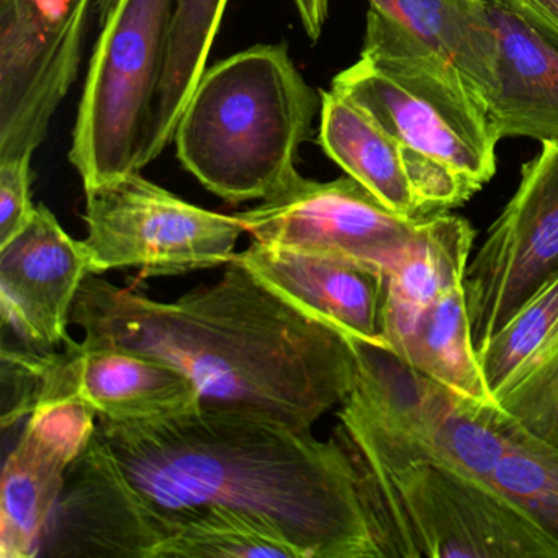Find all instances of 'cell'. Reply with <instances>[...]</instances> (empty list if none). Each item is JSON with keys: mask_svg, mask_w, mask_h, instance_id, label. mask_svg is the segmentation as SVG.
Instances as JSON below:
<instances>
[{"mask_svg": "<svg viewBox=\"0 0 558 558\" xmlns=\"http://www.w3.org/2000/svg\"><path fill=\"white\" fill-rule=\"evenodd\" d=\"M357 378L335 434L359 466L437 462L493 482L505 456V411L414 371L387 345L351 338Z\"/></svg>", "mask_w": 558, "mask_h": 558, "instance_id": "277c9868", "label": "cell"}, {"mask_svg": "<svg viewBox=\"0 0 558 558\" xmlns=\"http://www.w3.org/2000/svg\"><path fill=\"white\" fill-rule=\"evenodd\" d=\"M495 401L524 433L558 452V342Z\"/></svg>", "mask_w": 558, "mask_h": 558, "instance_id": "d4e9b609", "label": "cell"}, {"mask_svg": "<svg viewBox=\"0 0 558 558\" xmlns=\"http://www.w3.org/2000/svg\"><path fill=\"white\" fill-rule=\"evenodd\" d=\"M531 17L558 35V0H514Z\"/></svg>", "mask_w": 558, "mask_h": 558, "instance_id": "83f0119b", "label": "cell"}, {"mask_svg": "<svg viewBox=\"0 0 558 558\" xmlns=\"http://www.w3.org/2000/svg\"><path fill=\"white\" fill-rule=\"evenodd\" d=\"M498 45L488 120L496 140L558 142V35L514 0H478Z\"/></svg>", "mask_w": 558, "mask_h": 558, "instance_id": "9a60e30c", "label": "cell"}, {"mask_svg": "<svg viewBox=\"0 0 558 558\" xmlns=\"http://www.w3.org/2000/svg\"><path fill=\"white\" fill-rule=\"evenodd\" d=\"M299 12L303 31L308 35L310 40L318 41L329 14V0H292Z\"/></svg>", "mask_w": 558, "mask_h": 558, "instance_id": "4316f807", "label": "cell"}, {"mask_svg": "<svg viewBox=\"0 0 558 558\" xmlns=\"http://www.w3.org/2000/svg\"><path fill=\"white\" fill-rule=\"evenodd\" d=\"M381 335L414 371L463 397L495 401L473 344L463 280L426 299L384 303Z\"/></svg>", "mask_w": 558, "mask_h": 558, "instance_id": "e0dca14e", "label": "cell"}, {"mask_svg": "<svg viewBox=\"0 0 558 558\" xmlns=\"http://www.w3.org/2000/svg\"><path fill=\"white\" fill-rule=\"evenodd\" d=\"M96 0H0V159L34 156L80 71Z\"/></svg>", "mask_w": 558, "mask_h": 558, "instance_id": "30bf717a", "label": "cell"}, {"mask_svg": "<svg viewBox=\"0 0 558 558\" xmlns=\"http://www.w3.org/2000/svg\"><path fill=\"white\" fill-rule=\"evenodd\" d=\"M19 342V341H17ZM2 427L31 416L45 401L77 395V341L63 351L19 345L2 348Z\"/></svg>", "mask_w": 558, "mask_h": 558, "instance_id": "603a6c76", "label": "cell"}, {"mask_svg": "<svg viewBox=\"0 0 558 558\" xmlns=\"http://www.w3.org/2000/svg\"><path fill=\"white\" fill-rule=\"evenodd\" d=\"M174 2L119 0L100 24L70 149L84 189L142 171Z\"/></svg>", "mask_w": 558, "mask_h": 558, "instance_id": "52a82bcc", "label": "cell"}, {"mask_svg": "<svg viewBox=\"0 0 558 558\" xmlns=\"http://www.w3.org/2000/svg\"><path fill=\"white\" fill-rule=\"evenodd\" d=\"M465 77L488 107L496 90L498 45L482 4L457 0H368Z\"/></svg>", "mask_w": 558, "mask_h": 558, "instance_id": "d6986e66", "label": "cell"}, {"mask_svg": "<svg viewBox=\"0 0 558 558\" xmlns=\"http://www.w3.org/2000/svg\"><path fill=\"white\" fill-rule=\"evenodd\" d=\"M77 395L97 417L146 421L201 404L194 381L172 365L117 348L77 342Z\"/></svg>", "mask_w": 558, "mask_h": 558, "instance_id": "ac0fdd59", "label": "cell"}, {"mask_svg": "<svg viewBox=\"0 0 558 558\" xmlns=\"http://www.w3.org/2000/svg\"><path fill=\"white\" fill-rule=\"evenodd\" d=\"M558 342V277L476 354L493 398Z\"/></svg>", "mask_w": 558, "mask_h": 558, "instance_id": "7402d4cb", "label": "cell"}, {"mask_svg": "<svg viewBox=\"0 0 558 558\" xmlns=\"http://www.w3.org/2000/svg\"><path fill=\"white\" fill-rule=\"evenodd\" d=\"M81 462L143 508L233 512L300 558H380L367 486L338 436L205 404L146 421L97 417Z\"/></svg>", "mask_w": 558, "mask_h": 558, "instance_id": "6da1fadb", "label": "cell"}, {"mask_svg": "<svg viewBox=\"0 0 558 558\" xmlns=\"http://www.w3.org/2000/svg\"><path fill=\"white\" fill-rule=\"evenodd\" d=\"M251 272L306 315L349 338L385 345V274L354 260L253 241L236 254Z\"/></svg>", "mask_w": 558, "mask_h": 558, "instance_id": "2e32d148", "label": "cell"}, {"mask_svg": "<svg viewBox=\"0 0 558 558\" xmlns=\"http://www.w3.org/2000/svg\"><path fill=\"white\" fill-rule=\"evenodd\" d=\"M93 274L84 241L71 238L44 204L8 246L0 247L2 325L15 341L54 351L70 341L68 326L84 280Z\"/></svg>", "mask_w": 558, "mask_h": 558, "instance_id": "5bb4252c", "label": "cell"}, {"mask_svg": "<svg viewBox=\"0 0 558 558\" xmlns=\"http://www.w3.org/2000/svg\"><path fill=\"white\" fill-rule=\"evenodd\" d=\"M457 2H460V4H465V5L478 4V0H457Z\"/></svg>", "mask_w": 558, "mask_h": 558, "instance_id": "f546056e", "label": "cell"}, {"mask_svg": "<svg viewBox=\"0 0 558 558\" xmlns=\"http://www.w3.org/2000/svg\"><path fill=\"white\" fill-rule=\"evenodd\" d=\"M558 277V142L521 169L518 189L465 270L476 352Z\"/></svg>", "mask_w": 558, "mask_h": 558, "instance_id": "9c48e42d", "label": "cell"}, {"mask_svg": "<svg viewBox=\"0 0 558 558\" xmlns=\"http://www.w3.org/2000/svg\"><path fill=\"white\" fill-rule=\"evenodd\" d=\"M97 413L80 397L45 401L5 459L0 492V557L40 555L68 470L84 452Z\"/></svg>", "mask_w": 558, "mask_h": 558, "instance_id": "4fadbf2b", "label": "cell"}, {"mask_svg": "<svg viewBox=\"0 0 558 558\" xmlns=\"http://www.w3.org/2000/svg\"><path fill=\"white\" fill-rule=\"evenodd\" d=\"M234 217L259 243L342 257L384 274L400 263L426 220L400 217L349 175L318 182L300 174Z\"/></svg>", "mask_w": 558, "mask_h": 558, "instance_id": "8fae6325", "label": "cell"}, {"mask_svg": "<svg viewBox=\"0 0 558 558\" xmlns=\"http://www.w3.org/2000/svg\"><path fill=\"white\" fill-rule=\"evenodd\" d=\"M319 120L318 143L326 156L400 217L424 220L449 214L478 192L456 172L408 148L338 90H322Z\"/></svg>", "mask_w": 558, "mask_h": 558, "instance_id": "7c38bea8", "label": "cell"}, {"mask_svg": "<svg viewBox=\"0 0 558 558\" xmlns=\"http://www.w3.org/2000/svg\"><path fill=\"white\" fill-rule=\"evenodd\" d=\"M32 156L0 159V247L8 246L34 218Z\"/></svg>", "mask_w": 558, "mask_h": 558, "instance_id": "484cf974", "label": "cell"}, {"mask_svg": "<svg viewBox=\"0 0 558 558\" xmlns=\"http://www.w3.org/2000/svg\"><path fill=\"white\" fill-rule=\"evenodd\" d=\"M380 558H558V541L495 482L437 462L362 469Z\"/></svg>", "mask_w": 558, "mask_h": 558, "instance_id": "8992f818", "label": "cell"}, {"mask_svg": "<svg viewBox=\"0 0 558 558\" xmlns=\"http://www.w3.org/2000/svg\"><path fill=\"white\" fill-rule=\"evenodd\" d=\"M505 456L493 482L558 541V452L521 429L505 413Z\"/></svg>", "mask_w": 558, "mask_h": 558, "instance_id": "cb8c5ba5", "label": "cell"}, {"mask_svg": "<svg viewBox=\"0 0 558 558\" xmlns=\"http://www.w3.org/2000/svg\"><path fill=\"white\" fill-rule=\"evenodd\" d=\"M84 240L93 274L138 269L142 277L214 269L236 257L246 233L234 215L189 204L138 172L86 189Z\"/></svg>", "mask_w": 558, "mask_h": 558, "instance_id": "ba28073f", "label": "cell"}, {"mask_svg": "<svg viewBox=\"0 0 558 558\" xmlns=\"http://www.w3.org/2000/svg\"><path fill=\"white\" fill-rule=\"evenodd\" d=\"M318 109L287 45H256L202 74L175 129L179 161L228 204L266 201L299 174Z\"/></svg>", "mask_w": 558, "mask_h": 558, "instance_id": "3957f363", "label": "cell"}, {"mask_svg": "<svg viewBox=\"0 0 558 558\" xmlns=\"http://www.w3.org/2000/svg\"><path fill=\"white\" fill-rule=\"evenodd\" d=\"M119 4V0H96V14L99 17V25L109 17L110 12Z\"/></svg>", "mask_w": 558, "mask_h": 558, "instance_id": "f1b7e54d", "label": "cell"}, {"mask_svg": "<svg viewBox=\"0 0 558 558\" xmlns=\"http://www.w3.org/2000/svg\"><path fill=\"white\" fill-rule=\"evenodd\" d=\"M149 512L169 532L158 558H300L286 542L233 512Z\"/></svg>", "mask_w": 558, "mask_h": 558, "instance_id": "44dd1931", "label": "cell"}, {"mask_svg": "<svg viewBox=\"0 0 558 558\" xmlns=\"http://www.w3.org/2000/svg\"><path fill=\"white\" fill-rule=\"evenodd\" d=\"M331 89L478 191L495 175L499 142L486 104L452 64L387 15L368 9L361 58Z\"/></svg>", "mask_w": 558, "mask_h": 558, "instance_id": "5b68a950", "label": "cell"}, {"mask_svg": "<svg viewBox=\"0 0 558 558\" xmlns=\"http://www.w3.org/2000/svg\"><path fill=\"white\" fill-rule=\"evenodd\" d=\"M71 325L86 348H117L184 372L211 408L253 411L299 429L341 407L357 378L345 332L306 315L234 257L211 286L174 302L90 274Z\"/></svg>", "mask_w": 558, "mask_h": 558, "instance_id": "7a4b0ae2", "label": "cell"}, {"mask_svg": "<svg viewBox=\"0 0 558 558\" xmlns=\"http://www.w3.org/2000/svg\"><path fill=\"white\" fill-rule=\"evenodd\" d=\"M228 0H175L168 54L143 145L142 169L174 142L182 112L207 70Z\"/></svg>", "mask_w": 558, "mask_h": 558, "instance_id": "ffe728a7", "label": "cell"}]
</instances>
